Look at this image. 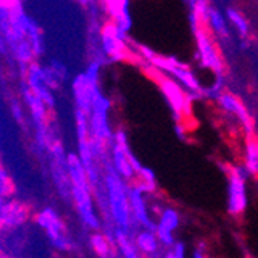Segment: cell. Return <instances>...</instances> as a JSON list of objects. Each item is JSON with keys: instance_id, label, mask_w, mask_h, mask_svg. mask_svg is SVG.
<instances>
[{"instance_id": "8992f818", "label": "cell", "mask_w": 258, "mask_h": 258, "mask_svg": "<svg viewBox=\"0 0 258 258\" xmlns=\"http://www.w3.org/2000/svg\"><path fill=\"white\" fill-rule=\"evenodd\" d=\"M36 223L39 227H42L48 238L51 240V243L60 249V250H70L72 249V241H70L65 233H63V224L59 218V215L56 214V210L51 207H45L40 212L36 214L34 217Z\"/></svg>"}, {"instance_id": "d6a6232c", "label": "cell", "mask_w": 258, "mask_h": 258, "mask_svg": "<svg viewBox=\"0 0 258 258\" xmlns=\"http://www.w3.org/2000/svg\"><path fill=\"white\" fill-rule=\"evenodd\" d=\"M138 181H143V182H156V175L152 169L149 167H144L139 170V173L136 175Z\"/></svg>"}, {"instance_id": "6da1fadb", "label": "cell", "mask_w": 258, "mask_h": 258, "mask_svg": "<svg viewBox=\"0 0 258 258\" xmlns=\"http://www.w3.org/2000/svg\"><path fill=\"white\" fill-rule=\"evenodd\" d=\"M105 173H104V190L108 200V212L118 226V229L128 232L133 223L132 209L128 201V184L116 173L111 162H104Z\"/></svg>"}, {"instance_id": "7c38bea8", "label": "cell", "mask_w": 258, "mask_h": 258, "mask_svg": "<svg viewBox=\"0 0 258 258\" xmlns=\"http://www.w3.org/2000/svg\"><path fill=\"white\" fill-rule=\"evenodd\" d=\"M28 209L19 201H8L2 203V209H0V223L4 227H19L28 220Z\"/></svg>"}, {"instance_id": "7a4b0ae2", "label": "cell", "mask_w": 258, "mask_h": 258, "mask_svg": "<svg viewBox=\"0 0 258 258\" xmlns=\"http://www.w3.org/2000/svg\"><path fill=\"white\" fill-rule=\"evenodd\" d=\"M153 79L156 81L159 90L162 91V95L166 96L172 113H173V118L176 119V122L179 124L181 121H184L185 116H190L192 114V101L194 96L189 95L173 78L166 76L164 73L158 72V70L153 68Z\"/></svg>"}, {"instance_id": "e575fe53", "label": "cell", "mask_w": 258, "mask_h": 258, "mask_svg": "<svg viewBox=\"0 0 258 258\" xmlns=\"http://www.w3.org/2000/svg\"><path fill=\"white\" fill-rule=\"evenodd\" d=\"M138 51L141 56H143V59H146L147 62H152L156 56V53L150 48V46H146V45H138Z\"/></svg>"}, {"instance_id": "4dcf8cb0", "label": "cell", "mask_w": 258, "mask_h": 258, "mask_svg": "<svg viewBox=\"0 0 258 258\" xmlns=\"http://www.w3.org/2000/svg\"><path fill=\"white\" fill-rule=\"evenodd\" d=\"M101 60H93L88 68H87V72H85V76L88 79V82L91 84H95L98 85V81H99V70H101Z\"/></svg>"}, {"instance_id": "f35d334b", "label": "cell", "mask_w": 258, "mask_h": 258, "mask_svg": "<svg viewBox=\"0 0 258 258\" xmlns=\"http://www.w3.org/2000/svg\"><path fill=\"white\" fill-rule=\"evenodd\" d=\"M176 132H178L179 138H184V127H181V122L176 124Z\"/></svg>"}, {"instance_id": "e0dca14e", "label": "cell", "mask_w": 258, "mask_h": 258, "mask_svg": "<svg viewBox=\"0 0 258 258\" xmlns=\"http://www.w3.org/2000/svg\"><path fill=\"white\" fill-rule=\"evenodd\" d=\"M135 244L138 247V250L141 253L146 255H155L159 249V240L156 237L155 230H149V229H143L139 233H136L135 237Z\"/></svg>"}, {"instance_id": "ac0fdd59", "label": "cell", "mask_w": 258, "mask_h": 258, "mask_svg": "<svg viewBox=\"0 0 258 258\" xmlns=\"http://www.w3.org/2000/svg\"><path fill=\"white\" fill-rule=\"evenodd\" d=\"M247 175L258 176V139L247 136L244 146V166Z\"/></svg>"}, {"instance_id": "277c9868", "label": "cell", "mask_w": 258, "mask_h": 258, "mask_svg": "<svg viewBox=\"0 0 258 258\" xmlns=\"http://www.w3.org/2000/svg\"><path fill=\"white\" fill-rule=\"evenodd\" d=\"M195 45H197V57L204 68L212 70L218 76H223L224 63L221 54L217 48V45L207 31L206 27H194Z\"/></svg>"}, {"instance_id": "74e56055", "label": "cell", "mask_w": 258, "mask_h": 258, "mask_svg": "<svg viewBox=\"0 0 258 258\" xmlns=\"http://www.w3.org/2000/svg\"><path fill=\"white\" fill-rule=\"evenodd\" d=\"M192 258H207V253H206L204 244H200L198 247H195V249H194V252H192Z\"/></svg>"}, {"instance_id": "cb8c5ba5", "label": "cell", "mask_w": 258, "mask_h": 258, "mask_svg": "<svg viewBox=\"0 0 258 258\" xmlns=\"http://www.w3.org/2000/svg\"><path fill=\"white\" fill-rule=\"evenodd\" d=\"M226 17H227V22H230L235 30L238 31V34L241 37H246L247 33H249V23L244 17V14L237 10L235 7H227L226 8Z\"/></svg>"}, {"instance_id": "30bf717a", "label": "cell", "mask_w": 258, "mask_h": 258, "mask_svg": "<svg viewBox=\"0 0 258 258\" xmlns=\"http://www.w3.org/2000/svg\"><path fill=\"white\" fill-rule=\"evenodd\" d=\"M128 201H130V209H132V218H133V221L136 224H139V226H143L144 229L155 230L156 229V224L150 220L144 194L141 192L135 184H128Z\"/></svg>"}, {"instance_id": "f1b7e54d", "label": "cell", "mask_w": 258, "mask_h": 258, "mask_svg": "<svg viewBox=\"0 0 258 258\" xmlns=\"http://www.w3.org/2000/svg\"><path fill=\"white\" fill-rule=\"evenodd\" d=\"M31 90V88H30ZM34 95L48 107V108H53L54 107V96H53V91H51V88H48L46 85H40V87H37V88H34V90H31Z\"/></svg>"}, {"instance_id": "44dd1931", "label": "cell", "mask_w": 258, "mask_h": 258, "mask_svg": "<svg viewBox=\"0 0 258 258\" xmlns=\"http://www.w3.org/2000/svg\"><path fill=\"white\" fill-rule=\"evenodd\" d=\"M11 50H13V53H14V57L17 59V62L27 70V67L30 65V63H33L34 60V57H36V53H34V50H33V46H31V43L27 40V39H23V40H20V42H17L14 46H11Z\"/></svg>"}, {"instance_id": "d4e9b609", "label": "cell", "mask_w": 258, "mask_h": 258, "mask_svg": "<svg viewBox=\"0 0 258 258\" xmlns=\"http://www.w3.org/2000/svg\"><path fill=\"white\" fill-rule=\"evenodd\" d=\"M90 244H91L93 250L96 252V255L99 258H108L110 256V252H111V240L107 235H104V233H99V232L91 233Z\"/></svg>"}, {"instance_id": "8d00e7d4", "label": "cell", "mask_w": 258, "mask_h": 258, "mask_svg": "<svg viewBox=\"0 0 258 258\" xmlns=\"http://www.w3.org/2000/svg\"><path fill=\"white\" fill-rule=\"evenodd\" d=\"M172 252H173L175 258H185V246L182 243H176L172 247Z\"/></svg>"}, {"instance_id": "9a60e30c", "label": "cell", "mask_w": 258, "mask_h": 258, "mask_svg": "<svg viewBox=\"0 0 258 258\" xmlns=\"http://www.w3.org/2000/svg\"><path fill=\"white\" fill-rule=\"evenodd\" d=\"M111 166L113 169L116 170V173H118L122 179H127L130 181L133 176H136L135 173V169L132 166V162L127 156V153L118 146V144H114L111 146Z\"/></svg>"}, {"instance_id": "ab89813d", "label": "cell", "mask_w": 258, "mask_h": 258, "mask_svg": "<svg viewBox=\"0 0 258 258\" xmlns=\"http://www.w3.org/2000/svg\"><path fill=\"white\" fill-rule=\"evenodd\" d=\"M164 258H175V255H173L172 249H169V250L166 252V255H164Z\"/></svg>"}, {"instance_id": "836d02e7", "label": "cell", "mask_w": 258, "mask_h": 258, "mask_svg": "<svg viewBox=\"0 0 258 258\" xmlns=\"http://www.w3.org/2000/svg\"><path fill=\"white\" fill-rule=\"evenodd\" d=\"M11 114H13V118H14L17 122H22V121H23L22 104H20L17 99H11Z\"/></svg>"}, {"instance_id": "5b68a950", "label": "cell", "mask_w": 258, "mask_h": 258, "mask_svg": "<svg viewBox=\"0 0 258 258\" xmlns=\"http://www.w3.org/2000/svg\"><path fill=\"white\" fill-rule=\"evenodd\" d=\"M101 43L104 53L111 59V60H125L130 53L127 46V34L118 28L116 23L111 20L105 22L101 28Z\"/></svg>"}, {"instance_id": "603a6c76", "label": "cell", "mask_w": 258, "mask_h": 258, "mask_svg": "<svg viewBox=\"0 0 258 258\" xmlns=\"http://www.w3.org/2000/svg\"><path fill=\"white\" fill-rule=\"evenodd\" d=\"M179 214L173 207H164L162 210H159V218H158V223L156 226L167 230V232H175L179 226Z\"/></svg>"}, {"instance_id": "83f0119b", "label": "cell", "mask_w": 258, "mask_h": 258, "mask_svg": "<svg viewBox=\"0 0 258 258\" xmlns=\"http://www.w3.org/2000/svg\"><path fill=\"white\" fill-rule=\"evenodd\" d=\"M223 93H224V81H223V76H218L217 81H215L212 85L203 90V96H206V98H209V99H215V101H218Z\"/></svg>"}, {"instance_id": "f546056e", "label": "cell", "mask_w": 258, "mask_h": 258, "mask_svg": "<svg viewBox=\"0 0 258 258\" xmlns=\"http://www.w3.org/2000/svg\"><path fill=\"white\" fill-rule=\"evenodd\" d=\"M63 78H60L54 70L48 65V67H43V84L48 87V88H57L60 85Z\"/></svg>"}, {"instance_id": "52a82bcc", "label": "cell", "mask_w": 258, "mask_h": 258, "mask_svg": "<svg viewBox=\"0 0 258 258\" xmlns=\"http://www.w3.org/2000/svg\"><path fill=\"white\" fill-rule=\"evenodd\" d=\"M72 198L75 201V206L78 209V214L82 220V223L91 229L98 230L101 227L99 218L95 212V201H93V190L91 189H78L73 187Z\"/></svg>"}, {"instance_id": "9c48e42d", "label": "cell", "mask_w": 258, "mask_h": 258, "mask_svg": "<svg viewBox=\"0 0 258 258\" xmlns=\"http://www.w3.org/2000/svg\"><path fill=\"white\" fill-rule=\"evenodd\" d=\"M73 95H75V102L78 105V110L90 114L91 108H93V101H95V96L101 91L98 85L88 82L85 73H81L75 78L73 84Z\"/></svg>"}, {"instance_id": "1f68e13d", "label": "cell", "mask_w": 258, "mask_h": 258, "mask_svg": "<svg viewBox=\"0 0 258 258\" xmlns=\"http://www.w3.org/2000/svg\"><path fill=\"white\" fill-rule=\"evenodd\" d=\"M0 182H2V184H0V194H2V198L10 197L11 192H13V182L8 178V175H7L4 167H2V170H0Z\"/></svg>"}, {"instance_id": "8fae6325", "label": "cell", "mask_w": 258, "mask_h": 258, "mask_svg": "<svg viewBox=\"0 0 258 258\" xmlns=\"http://www.w3.org/2000/svg\"><path fill=\"white\" fill-rule=\"evenodd\" d=\"M102 7L104 11L108 14L110 20L116 23L118 28L127 34L133 25L128 0H107V2H102Z\"/></svg>"}, {"instance_id": "60d3db41", "label": "cell", "mask_w": 258, "mask_h": 258, "mask_svg": "<svg viewBox=\"0 0 258 258\" xmlns=\"http://www.w3.org/2000/svg\"><path fill=\"white\" fill-rule=\"evenodd\" d=\"M2 258H10V256H5V255H4V256H2Z\"/></svg>"}, {"instance_id": "4fadbf2b", "label": "cell", "mask_w": 258, "mask_h": 258, "mask_svg": "<svg viewBox=\"0 0 258 258\" xmlns=\"http://www.w3.org/2000/svg\"><path fill=\"white\" fill-rule=\"evenodd\" d=\"M189 95H192L194 98H200V96H203V87H201V84H200V81H198V78L195 76V73L192 72V70L187 67V65H184V63H178L176 67H175V70L172 72V75H170Z\"/></svg>"}, {"instance_id": "3957f363", "label": "cell", "mask_w": 258, "mask_h": 258, "mask_svg": "<svg viewBox=\"0 0 258 258\" xmlns=\"http://www.w3.org/2000/svg\"><path fill=\"white\" fill-rule=\"evenodd\" d=\"M227 212L232 217H240L246 212L247 207V189L246 178L247 172L240 166H227Z\"/></svg>"}, {"instance_id": "484cf974", "label": "cell", "mask_w": 258, "mask_h": 258, "mask_svg": "<svg viewBox=\"0 0 258 258\" xmlns=\"http://www.w3.org/2000/svg\"><path fill=\"white\" fill-rule=\"evenodd\" d=\"M25 85L31 90L45 85L43 84V67H40L37 62H33L25 70Z\"/></svg>"}, {"instance_id": "2e32d148", "label": "cell", "mask_w": 258, "mask_h": 258, "mask_svg": "<svg viewBox=\"0 0 258 258\" xmlns=\"http://www.w3.org/2000/svg\"><path fill=\"white\" fill-rule=\"evenodd\" d=\"M22 95H23V101H25V104L28 105V108L31 111L36 127L46 125V110H48V107H46L27 85L22 88Z\"/></svg>"}, {"instance_id": "7402d4cb", "label": "cell", "mask_w": 258, "mask_h": 258, "mask_svg": "<svg viewBox=\"0 0 258 258\" xmlns=\"http://www.w3.org/2000/svg\"><path fill=\"white\" fill-rule=\"evenodd\" d=\"M190 20H192V27H206L207 25V17L210 11V5L206 0H195L190 2Z\"/></svg>"}, {"instance_id": "ba28073f", "label": "cell", "mask_w": 258, "mask_h": 258, "mask_svg": "<svg viewBox=\"0 0 258 258\" xmlns=\"http://www.w3.org/2000/svg\"><path fill=\"white\" fill-rule=\"evenodd\" d=\"M217 102H218L220 108L224 113L235 116V118L238 119V122L246 130L247 136H252V132H253L252 116L249 114V111L246 110V107L243 105V102L240 101V98H237L235 95H232V93H229V91H224Z\"/></svg>"}, {"instance_id": "d6986e66", "label": "cell", "mask_w": 258, "mask_h": 258, "mask_svg": "<svg viewBox=\"0 0 258 258\" xmlns=\"http://www.w3.org/2000/svg\"><path fill=\"white\" fill-rule=\"evenodd\" d=\"M206 28H209L214 34H217L221 39H226L229 36V30H227V17L215 7H210L209 11V17H207V25Z\"/></svg>"}, {"instance_id": "4316f807", "label": "cell", "mask_w": 258, "mask_h": 258, "mask_svg": "<svg viewBox=\"0 0 258 258\" xmlns=\"http://www.w3.org/2000/svg\"><path fill=\"white\" fill-rule=\"evenodd\" d=\"M27 40L31 43L33 50L36 53V57L40 56L43 53V39H42V33L39 30V27L31 20L30 27H28V33H27Z\"/></svg>"}, {"instance_id": "ffe728a7", "label": "cell", "mask_w": 258, "mask_h": 258, "mask_svg": "<svg viewBox=\"0 0 258 258\" xmlns=\"http://www.w3.org/2000/svg\"><path fill=\"white\" fill-rule=\"evenodd\" d=\"M113 240H114V244L118 246L122 258H141V252L138 250L136 244L128 238V233L121 230V229H116L114 233H113Z\"/></svg>"}, {"instance_id": "d590c367", "label": "cell", "mask_w": 258, "mask_h": 258, "mask_svg": "<svg viewBox=\"0 0 258 258\" xmlns=\"http://www.w3.org/2000/svg\"><path fill=\"white\" fill-rule=\"evenodd\" d=\"M50 67L54 70V72L60 76V78H65V75H67V70H65V67L60 63V62H57V60H51L50 62Z\"/></svg>"}, {"instance_id": "5bb4252c", "label": "cell", "mask_w": 258, "mask_h": 258, "mask_svg": "<svg viewBox=\"0 0 258 258\" xmlns=\"http://www.w3.org/2000/svg\"><path fill=\"white\" fill-rule=\"evenodd\" d=\"M67 169H68V176L73 187H78V189H91L87 170L84 167L79 155L76 153L67 155Z\"/></svg>"}]
</instances>
